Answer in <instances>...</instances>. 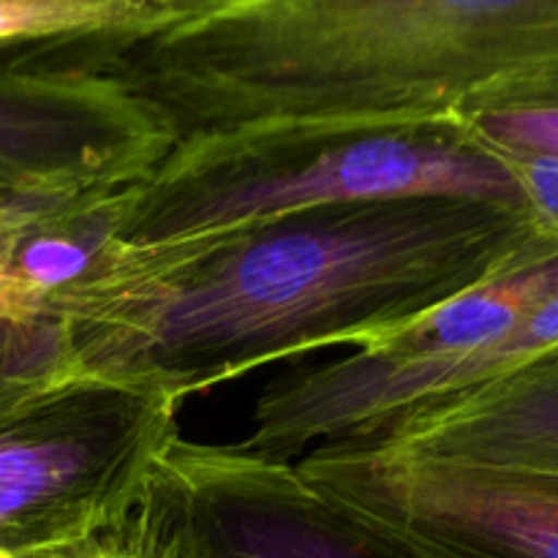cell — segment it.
<instances>
[{
    "label": "cell",
    "mask_w": 558,
    "mask_h": 558,
    "mask_svg": "<svg viewBox=\"0 0 558 558\" xmlns=\"http://www.w3.org/2000/svg\"><path fill=\"white\" fill-rule=\"evenodd\" d=\"M558 254L532 210L409 196L114 251L54 300L58 371L180 403L262 365L387 341L439 305Z\"/></svg>",
    "instance_id": "6da1fadb"
},
{
    "label": "cell",
    "mask_w": 558,
    "mask_h": 558,
    "mask_svg": "<svg viewBox=\"0 0 558 558\" xmlns=\"http://www.w3.org/2000/svg\"><path fill=\"white\" fill-rule=\"evenodd\" d=\"M96 58L172 123L452 118L558 69V0H196L174 25Z\"/></svg>",
    "instance_id": "7a4b0ae2"
},
{
    "label": "cell",
    "mask_w": 558,
    "mask_h": 558,
    "mask_svg": "<svg viewBox=\"0 0 558 558\" xmlns=\"http://www.w3.org/2000/svg\"><path fill=\"white\" fill-rule=\"evenodd\" d=\"M409 196H458L529 210L499 156L456 118L254 123L180 136L118 194L114 238L163 251L254 223Z\"/></svg>",
    "instance_id": "3957f363"
},
{
    "label": "cell",
    "mask_w": 558,
    "mask_h": 558,
    "mask_svg": "<svg viewBox=\"0 0 558 558\" xmlns=\"http://www.w3.org/2000/svg\"><path fill=\"white\" fill-rule=\"evenodd\" d=\"M178 403L54 371L0 407V556L74 558L134 515Z\"/></svg>",
    "instance_id": "277c9868"
},
{
    "label": "cell",
    "mask_w": 558,
    "mask_h": 558,
    "mask_svg": "<svg viewBox=\"0 0 558 558\" xmlns=\"http://www.w3.org/2000/svg\"><path fill=\"white\" fill-rule=\"evenodd\" d=\"M118 539L150 558H420L283 458L174 439Z\"/></svg>",
    "instance_id": "5b68a950"
},
{
    "label": "cell",
    "mask_w": 558,
    "mask_h": 558,
    "mask_svg": "<svg viewBox=\"0 0 558 558\" xmlns=\"http://www.w3.org/2000/svg\"><path fill=\"white\" fill-rule=\"evenodd\" d=\"M558 294V254L494 278L387 341L265 387L240 445L289 461L311 445L365 441L409 412L425 376L515 332Z\"/></svg>",
    "instance_id": "8992f818"
},
{
    "label": "cell",
    "mask_w": 558,
    "mask_h": 558,
    "mask_svg": "<svg viewBox=\"0 0 558 558\" xmlns=\"http://www.w3.org/2000/svg\"><path fill=\"white\" fill-rule=\"evenodd\" d=\"M33 47L0 58V191L76 199L145 178L178 142L172 123L85 44L80 58Z\"/></svg>",
    "instance_id": "52a82bcc"
},
{
    "label": "cell",
    "mask_w": 558,
    "mask_h": 558,
    "mask_svg": "<svg viewBox=\"0 0 558 558\" xmlns=\"http://www.w3.org/2000/svg\"><path fill=\"white\" fill-rule=\"evenodd\" d=\"M298 469L420 558H558V480L425 461L376 441L311 447Z\"/></svg>",
    "instance_id": "ba28073f"
},
{
    "label": "cell",
    "mask_w": 558,
    "mask_h": 558,
    "mask_svg": "<svg viewBox=\"0 0 558 558\" xmlns=\"http://www.w3.org/2000/svg\"><path fill=\"white\" fill-rule=\"evenodd\" d=\"M365 441L425 461L558 480V352Z\"/></svg>",
    "instance_id": "9c48e42d"
},
{
    "label": "cell",
    "mask_w": 558,
    "mask_h": 558,
    "mask_svg": "<svg viewBox=\"0 0 558 558\" xmlns=\"http://www.w3.org/2000/svg\"><path fill=\"white\" fill-rule=\"evenodd\" d=\"M196 0H0V49L125 44L183 20Z\"/></svg>",
    "instance_id": "30bf717a"
},
{
    "label": "cell",
    "mask_w": 558,
    "mask_h": 558,
    "mask_svg": "<svg viewBox=\"0 0 558 558\" xmlns=\"http://www.w3.org/2000/svg\"><path fill=\"white\" fill-rule=\"evenodd\" d=\"M452 118L499 158H558V69L496 87L463 104Z\"/></svg>",
    "instance_id": "8fae6325"
},
{
    "label": "cell",
    "mask_w": 558,
    "mask_h": 558,
    "mask_svg": "<svg viewBox=\"0 0 558 558\" xmlns=\"http://www.w3.org/2000/svg\"><path fill=\"white\" fill-rule=\"evenodd\" d=\"M521 185L526 205L545 229L558 234V158L515 156L501 158Z\"/></svg>",
    "instance_id": "7c38bea8"
},
{
    "label": "cell",
    "mask_w": 558,
    "mask_h": 558,
    "mask_svg": "<svg viewBox=\"0 0 558 558\" xmlns=\"http://www.w3.org/2000/svg\"><path fill=\"white\" fill-rule=\"evenodd\" d=\"M31 374L25 341L11 322H0V407L25 385Z\"/></svg>",
    "instance_id": "4fadbf2b"
},
{
    "label": "cell",
    "mask_w": 558,
    "mask_h": 558,
    "mask_svg": "<svg viewBox=\"0 0 558 558\" xmlns=\"http://www.w3.org/2000/svg\"><path fill=\"white\" fill-rule=\"evenodd\" d=\"M31 205L33 202L16 199V196L0 191V305H3L5 270H9L11 254H14L16 238H20V229L25 223Z\"/></svg>",
    "instance_id": "5bb4252c"
},
{
    "label": "cell",
    "mask_w": 558,
    "mask_h": 558,
    "mask_svg": "<svg viewBox=\"0 0 558 558\" xmlns=\"http://www.w3.org/2000/svg\"><path fill=\"white\" fill-rule=\"evenodd\" d=\"M74 558H150L145 554H136V550L125 548V545H120L118 539H104V543H98L96 548L85 550V554L74 556Z\"/></svg>",
    "instance_id": "9a60e30c"
}]
</instances>
